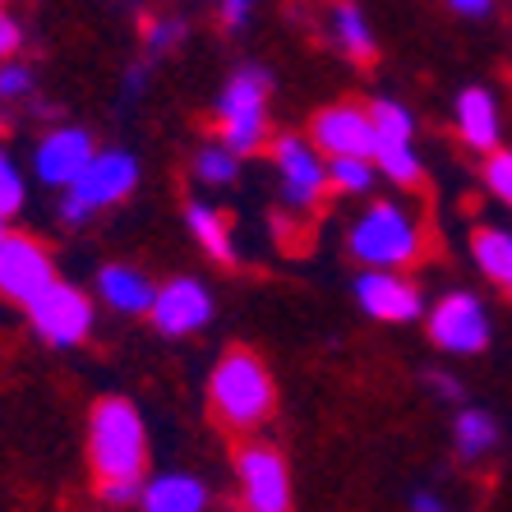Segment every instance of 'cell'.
Wrapping results in <instances>:
<instances>
[{
    "mask_svg": "<svg viewBox=\"0 0 512 512\" xmlns=\"http://www.w3.org/2000/svg\"><path fill=\"white\" fill-rule=\"evenodd\" d=\"M277 411V383L254 351L231 346L208 374V416L231 434H254Z\"/></svg>",
    "mask_w": 512,
    "mask_h": 512,
    "instance_id": "cell-1",
    "label": "cell"
},
{
    "mask_svg": "<svg viewBox=\"0 0 512 512\" xmlns=\"http://www.w3.org/2000/svg\"><path fill=\"white\" fill-rule=\"evenodd\" d=\"M88 466L97 485H143L148 429L130 397H97L88 411Z\"/></svg>",
    "mask_w": 512,
    "mask_h": 512,
    "instance_id": "cell-2",
    "label": "cell"
},
{
    "mask_svg": "<svg viewBox=\"0 0 512 512\" xmlns=\"http://www.w3.org/2000/svg\"><path fill=\"white\" fill-rule=\"evenodd\" d=\"M346 245L365 263V273H402V268H411L425 254V227L416 222L411 208H402L393 199H379L356 217Z\"/></svg>",
    "mask_w": 512,
    "mask_h": 512,
    "instance_id": "cell-3",
    "label": "cell"
},
{
    "mask_svg": "<svg viewBox=\"0 0 512 512\" xmlns=\"http://www.w3.org/2000/svg\"><path fill=\"white\" fill-rule=\"evenodd\" d=\"M268 139V74L245 65L217 93V143H227L236 157H250Z\"/></svg>",
    "mask_w": 512,
    "mask_h": 512,
    "instance_id": "cell-4",
    "label": "cell"
},
{
    "mask_svg": "<svg viewBox=\"0 0 512 512\" xmlns=\"http://www.w3.org/2000/svg\"><path fill=\"white\" fill-rule=\"evenodd\" d=\"M134 185H139V162H134V153H125V148H102V153L93 157V167L79 176V185L65 190L60 217H65L70 227H84L93 213H107V208L130 199Z\"/></svg>",
    "mask_w": 512,
    "mask_h": 512,
    "instance_id": "cell-5",
    "label": "cell"
},
{
    "mask_svg": "<svg viewBox=\"0 0 512 512\" xmlns=\"http://www.w3.org/2000/svg\"><path fill=\"white\" fill-rule=\"evenodd\" d=\"M56 282H60L56 259H51L42 240L24 236V231H10L0 240V296L10 305H19L28 314Z\"/></svg>",
    "mask_w": 512,
    "mask_h": 512,
    "instance_id": "cell-6",
    "label": "cell"
},
{
    "mask_svg": "<svg viewBox=\"0 0 512 512\" xmlns=\"http://www.w3.org/2000/svg\"><path fill=\"white\" fill-rule=\"evenodd\" d=\"M236 485L245 512H286L291 508V466L273 443L250 439L236 448Z\"/></svg>",
    "mask_w": 512,
    "mask_h": 512,
    "instance_id": "cell-7",
    "label": "cell"
},
{
    "mask_svg": "<svg viewBox=\"0 0 512 512\" xmlns=\"http://www.w3.org/2000/svg\"><path fill=\"white\" fill-rule=\"evenodd\" d=\"M28 323H33V333L47 346H79V342H88V333H93V323H97L93 296H88L84 286L56 282L28 310Z\"/></svg>",
    "mask_w": 512,
    "mask_h": 512,
    "instance_id": "cell-8",
    "label": "cell"
},
{
    "mask_svg": "<svg viewBox=\"0 0 512 512\" xmlns=\"http://www.w3.org/2000/svg\"><path fill=\"white\" fill-rule=\"evenodd\" d=\"M429 342L448 356H476L489 346V310L471 291H448L429 310Z\"/></svg>",
    "mask_w": 512,
    "mask_h": 512,
    "instance_id": "cell-9",
    "label": "cell"
},
{
    "mask_svg": "<svg viewBox=\"0 0 512 512\" xmlns=\"http://www.w3.org/2000/svg\"><path fill=\"white\" fill-rule=\"evenodd\" d=\"M310 143L319 148L328 162H374V120L370 107H356V102H337V107L314 111L310 120Z\"/></svg>",
    "mask_w": 512,
    "mask_h": 512,
    "instance_id": "cell-10",
    "label": "cell"
},
{
    "mask_svg": "<svg viewBox=\"0 0 512 512\" xmlns=\"http://www.w3.org/2000/svg\"><path fill=\"white\" fill-rule=\"evenodd\" d=\"M273 162H277V180H282V199L291 208H314L323 194L333 190L328 185V157L310 139L282 134L273 143Z\"/></svg>",
    "mask_w": 512,
    "mask_h": 512,
    "instance_id": "cell-11",
    "label": "cell"
},
{
    "mask_svg": "<svg viewBox=\"0 0 512 512\" xmlns=\"http://www.w3.org/2000/svg\"><path fill=\"white\" fill-rule=\"evenodd\" d=\"M97 153H102V148L93 143V134H88V130H79V125H60V130H51L47 139L37 143L33 171H37V180H42V185L74 190V185H79V176L93 167Z\"/></svg>",
    "mask_w": 512,
    "mask_h": 512,
    "instance_id": "cell-12",
    "label": "cell"
},
{
    "mask_svg": "<svg viewBox=\"0 0 512 512\" xmlns=\"http://www.w3.org/2000/svg\"><path fill=\"white\" fill-rule=\"evenodd\" d=\"M148 319H153V328L162 337H190L213 319V296H208V286L199 277H171V282L157 286Z\"/></svg>",
    "mask_w": 512,
    "mask_h": 512,
    "instance_id": "cell-13",
    "label": "cell"
},
{
    "mask_svg": "<svg viewBox=\"0 0 512 512\" xmlns=\"http://www.w3.org/2000/svg\"><path fill=\"white\" fill-rule=\"evenodd\" d=\"M356 300L360 310L379 323H411L425 314V296L406 273H360Z\"/></svg>",
    "mask_w": 512,
    "mask_h": 512,
    "instance_id": "cell-14",
    "label": "cell"
},
{
    "mask_svg": "<svg viewBox=\"0 0 512 512\" xmlns=\"http://www.w3.org/2000/svg\"><path fill=\"white\" fill-rule=\"evenodd\" d=\"M457 139L476 153H499V102L489 88L457 93Z\"/></svg>",
    "mask_w": 512,
    "mask_h": 512,
    "instance_id": "cell-15",
    "label": "cell"
},
{
    "mask_svg": "<svg viewBox=\"0 0 512 512\" xmlns=\"http://www.w3.org/2000/svg\"><path fill=\"white\" fill-rule=\"evenodd\" d=\"M97 296L107 300L116 314H153L157 286L148 282L143 268H130V263H107L97 273Z\"/></svg>",
    "mask_w": 512,
    "mask_h": 512,
    "instance_id": "cell-16",
    "label": "cell"
},
{
    "mask_svg": "<svg viewBox=\"0 0 512 512\" xmlns=\"http://www.w3.org/2000/svg\"><path fill=\"white\" fill-rule=\"evenodd\" d=\"M143 512H208V485L190 471H162L143 485Z\"/></svg>",
    "mask_w": 512,
    "mask_h": 512,
    "instance_id": "cell-17",
    "label": "cell"
},
{
    "mask_svg": "<svg viewBox=\"0 0 512 512\" xmlns=\"http://www.w3.org/2000/svg\"><path fill=\"white\" fill-rule=\"evenodd\" d=\"M185 227H190V236L199 240L217 263H236V240H231V222L222 208H213V203H203V199H190L185 203Z\"/></svg>",
    "mask_w": 512,
    "mask_h": 512,
    "instance_id": "cell-18",
    "label": "cell"
},
{
    "mask_svg": "<svg viewBox=\"0 0 512 512\" xmlns=\"http://www.w3.org/2000/svg\"><path fill=\"white\" fill-rule=\"evenodd\" d=\"M499 420L489 416V411H480V406H466L462 416L453 420V443H457V457L462 462H480V457H489L494 448H499Z\"/></svg>",
    "mask_w": 512,
    "mask_h": 512,
    "instance_id": "cell-19",
    "label": "cell"
},
{
    "mask_svg": "<svg viewBox=\"0 0 512 512\" xmlns=\"http://www.w3.org/2000/svg\"><path fill=\"white\" fill-rule=\"evenodd\" d=\"M471 254H476V268L499 286H512V231L503 227H476L471 236Z\"/></svg>",
    "mask_w": 512,
    "mask_h": 512,
    "instance_id": "cell-20",
    "label": "cell"
},
{
    "mask_svg": "<svg viewBox=\"0 0 512 512\" xmlns=\"http://www.w3.org/2000/svg\"><path fill=\"white\" fill-rule=\"evenodd\" d=\"M370 120H374V148H416V116L393 102V97H374L370 102Z\"/></svg>",
    "mask_w": 512,
    "mask_h": 512,
    "instance_id": "cell-21",
    "label": "cell"
},
{
    "mask_svg": "<svg viewBox=\"0 0 512 512\" xmlns=\"http://www.w3.org/2000/svg\"><path fill=\"white\" fill-rule=\"evenodd\" d=\"M328 33H333L337 51H346L351 60H374V33H370V19L356 10V5H337L328 14Z\"/></svg>",
    "mask_w": 512,
    "mask_h": 512,
    "instance_id": "cell-22",
    "label": "cell"
},
{
    "mask_svg": "<svg viewBox=\"0 0 512 512\" xmlns=\"http://www.w3.org/2000/svg\"><path fill=\"white\" fill-rule=\"evenodd\" d=\"M240 171V157L231 153L227 143H203L199 153H194V176L203 180V185H231Z\"/></svg>",
    "mask_w": 512,
    "mask_h": 512,
    "instance_id": "cell-23",
    "label": "cell"
},
{
    "mask_svg": "<svg viewBox=\"0 0 512 512\" xmlns=\"http://www.w3.org/2000/svg\"><path fill=\"white\" fill-rule=\"evenodd\" d=\"M374 171L388 176V180H397V185H420V176H425L416 148H388V143L374 148Z\"/></svg>",
    "mask_w": 512,
    "mask_h": 512,
    "instance_id": "cell-24",
    "label": "cell"
},
{
    "mask_svg": "<svg viewBox=\"0 0 512 512\" xmlns=\"http://www.w3.org/2000/svg\"><path fill=\"white\" fill-rule=\"evenodd\" d=\"M24 199H28L24 171H19V162H14L5 148H0V222H10V217L24 208Z\"/></svg>",
    "mask_w": 512,
    "mask_h": 512,
    "instance_id": "cell-25",
    "label": "cell"
},
{
    "mask_svg": "<svg viewBox=\"0 0 512 512\" xmlns=\"http://www.w3.org/2000/svg\"><path fill=\"white\" fill-rule=\"evenodd\" d=\"M374 162H356V157H346V162H328V185L337 194H370L374 185Z\"/></svg>",
    "mask_w": 512,
    "mask_h": 512,
    "instance_id": "cell-26",
    "label": "cell"
},
{
    "mask_svg": "<svg viewBox=\"0 0 512 512\" xmlns=\"http://www.w3.org/2000/svg\"><path fill=\"white\" fill-rule=\"evenodd\" d=\"M485 185L494 199L512 208V148H499V153L485 157Z\"/></svg>",
    "mask_w": 512,
    "mask_h": 512,
    "instance_id": "cell-27",
    "label": "cell"
},
{
    "mask_svg": "<svg viewBox=\"0 0 512 512\" xmlns=\"http://www.w3.org/2000/svg\"><path fill=\"white\" fill-rule=\"evenodd\" d=\"M33 70H28V65H0V102H24L28 93H33Z\"/></svg>",
    "mask_w": 512,
    "mask_h": 512,
    "instance_id": "cell-28",
    "label": "cell"
},
{
    "mask_svg": "<svg viewBox=\"0 0 512 512\" xmlns=\"http://www.w3.org/2000/svg\"><path fill=\"white\" fill-rule=\"evenodd\" d=\"M180 37H185V24H180V19H148V24H143V42L153 51H171Z\"/></svg>",
    "mask_w": 512,
    "mask_h": 512,
    "instance_id": "cell-29",
    "label": "cell"
},
{
    "mask_svg": "<svg viewBox=\"0 0 512 512\" xmlns=\"http://www.w3.org/2000/svg\"><path fill=\"white\" fill-rule=\"evenodd\" d=\"M19 47H24V28H19V24L10 19V14L0 10V65H10L14 51H19Z\"/></svg>",
    "mask_w": 512,
    "mask_h": 512,
    "instance_id": "cell-30",
    "label": "cell"
},
{
    "mask_svg": "<svg viewBox=\"0 0 512 512\" xmlns=\"http://www.w3.org/2000/svg\"><path fill=\"white\" fill-rule=\"evenodd\" d=\"M97 499L107 508H130V503H143V485H97Z\"/></svg>",
    "mask_w": 512,
    "mask_h": 512,
    "instance_id": "cell-31",
    "label": "cell"
},
{
    "mask_svg": "<svg viewBox=\"0 0 512 512\" xmlns=\"http://www.w3.org/2000/svg\"><path fill=\"white\" fill-rule=\"evenodd\" d=\"M250 5H245V0H227V5H222V10H217V19H222V24L227 28H240L245 24V19H250Z\"/></svg>",
    "mask_w": 512,
    "mask_h": 512,
    "instance_id": "cell-32",
    "label": "cell"
},
{
    "mask_svg": "<svg viewBox=\"0 0 512 512\" xmlns=\"http://www.w3.org/2000/svg\"><path fill=\"white\" fill-rule=\"evenodd\" d=\"M425 383H429V388H434L439 397H448V402H453V397H462V383H457L453 374H425Z\"/></svg>",
    "mask_w": 512,
    "mask_h": 512,
    "instance_id": "cell-33",
    "label": "cell"
},
{
    "mask_svg": "<svg viewBox=\"0 0 512 512\" xmlns=\"http://www.w3.org/2000/svg\"><path fill=\"white\" fill-rule=\"evenodd\" d=\"M453 14H462V19H489L494 5L489 0H453Z\"/></svg>",
    "mask_w": 512,
    "mask_h": 512,
    "instance_id": "cell-34",
    "label": "cell"
},
{
    "mask_svg": "<svg viewBox=\"0 0 512 512\" xmlns=\"http://www.w3.org/2000/svg\"><path fill=\"white\" fill-rule=\"evenodd\" d=\"M411 512H448V503H443L439 494L420 489V494H411Z\"/></svg>",
    "mask_w": 512,
    "mask_h": 512,
    "instance_id": "cell-35",
    "label": "cell"
},
{
    "mask_svg": "<svg viewBox=\"0 0 512 512\" xmlns=\"http://www.w3.org/2000/svg\"><path fill=\"white\" fill-rule=\"evenodd\" d=\"M143 84H148V70H130V74H125V93H139Z\"/></svg>",
    "mask_w": 512,
    "mask_h": 512,
    "instance_id": "cell-36",
    "label": "cell"
},
{
    "mask_svg": "<svg viewBox=\"0 0 512 512\" xmlns=\"http://www.w3.org/2000/svg\"><path fill=\"white\" fill-rule=\"evenodd\" d=\"M5 236H10V227H5V222H0V240H5Z\"/></svg>",
    "mask_w": 512,
    "mask_h": 512,
    "instance_id": "cell-37",
    "label": "cell"
},
{
    "mask_svg": "<svg viewBox=\"0 0 512 512\" xmlns=\"http://www.w3.org/2000/svg\"><path fill=\"white\" fill-rule=\"evenodd\" d=\"M508 296H512V286H508Z\"/></svg>",
    "mask_w": 512,
    "mask_h": 512,
    "instance_id": "cell-38",
    "label": "cell"
}]
</instances>
